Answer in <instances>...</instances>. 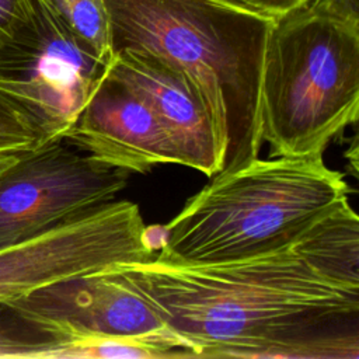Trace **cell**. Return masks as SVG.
Listing matches in <instances>:
<instances>
[{
	"label": "cell",
	"instance_id": "cell-1",
	"mask_svg": "<svg viewBox=\"0 0 359 359\" xmlns=\"http://www.w3.org/2000/svg\"><path fill=\"white\" fill-rule=\"evenodd\" d=\"M136 292L198 358L359 356V287L321 275L292 244L210 264L98 269Z\"/></svg>",
	"mask_w": 359,
	"mask_h": 359
},
{
	"label": "cell",
	"instance_id": "cell-2",
	"mask_svg": "<svg viewBox=\"0 0 359 359\" xmlns=\"http://www.w3.org/2000/svg\"><path fill=\"white\" fill-rule=\"evenodd\" d=\"M104 3L114 53L130 50L160 59L206 91L227 126L222 171L259 157L261 74L271 18L222 0Z\"/></svg>",
	"mask_w": 359,
	"mask_h": 359
},
{
	"label": "cell",
	"instance_id": "cell-3",
	"mask_svg": "<svg viewBox=\"0 0 359 359\" xmlns=\"http://www.w3.org/2000/svg\"><path fill=\"white\" fill-rule=\"evenodd\" d=\"M210 178L161 226L156 261L223 262L289 245L349 194L344 175L328 168L323 154L257 157Z\"/></svg>",
	"mask_w": 359,
	"mask_h": 359
},
{
	"label": "cell",
	"instance_id": "cell-4",
	"mask_svg": "<svg viewBox=\"0 0 359 359\" xmlns=\"http://www.w3.org/2000/svg\"><path fill=\"white\" fill-rule=\"evenodd\" d=\"M358 112L359 22L306 6L273 18L259 93L271 157L323 154Z\"/></svg>",
	"mask_w": 359,
	"mask_h": 359
},
{
	"label": "cell",
	"instance_id": "cell-5",
	"mask_svg": "<svg viewBox=\"0 0 359 359\" xmlns=\"http://www.w3.org/2000/svg\"><path fill=\"white\" fill-rule=\"evenodd\" d=\"M11 303L55 332L66 358L195 356L136 292L100 271L56 280Z\"/></svg>",
	"mask_w": 359,
	"mask_h": 359
},
{
	"label": "cell",
	"instance_id": "cell-6",
	"mask_svg": "<svg viewBox=\"0 0 359 359\" xmlns=\"http://www.w3.org/2000/svg\"><path fill=\"white\" fill-rule=\"evenodd\" d=\"M43 0L0 38V95L35 128L39 142L60 139L109 67Z\"/></svg>",
	"mask_w": 359,
	"mask_h": 359
},
{
	"label": "cell",
	"instance_id": "cell-7",
	"mask_svg": "<svg viewBox=\"0 0 359 359\" xmlns=\"http://www.w3.org/2000/svg\"><path fill=\"white\" fill-rule=\"evenodd\" d=\"M128 177L63 137L21 151L0 171V250L114 201Z\"/></svg>",
	"mask_w": 359,
	"mask_h": 359
},
{
	"label": "cell",
	"instance_id": "cell-8",
	"mask_svg": "<svg viewBox=\"0 0 359 359\" xmlns=\"http://www.w3.org/2000/svg\"><path fill=\"white\" fill-rule=\"evenodd\" d=\"M139 206L111 201L0 250V302L118 262L153 259Z\"/></svg>",
	"mask_w": 359,
	"mask_h": 359
},
{
	"label": "cell",
	"instance_id": "cell-9",
	"mask_svg": "<svg viewBox=\"0 0 359 359\" xmlns=\"http://www.w3.org/2000/svg\"><path fill=\"white\" fill-rule=\"evenodd\" d=\"M108 70L153 109L172 139L182 165L208 177L223 170L227 126L192 77L160 59L130 50L114 53Z\"/></svg>",
	"mask_w": 359,
	"mask_h": 359
},
{
	"label": "cell",
	"instance_id": "cell-10",
	"mask_svg": "<svg viewBox=\"0 0 359 359\" xmlns=\"http://www.w3.org/2000/svg\"><path fill=\"white\" fill-rule=\"evenodd\" d=\"M63 139L94 160L129 172L156 164H181L168 132L128 84L107 70Z\"/></svg>",
	"mask_w": 359,
	"mask_h": 359
},
{
	"label": "cell",
	"instance_id": "cell-11",
	"mask_svg": "<svg viewBox=\"0 0 359 359\" xmlns=\"http://www.w3.org/2000/svg\"><path fill=\"white\" fill-rule=\"evenodd\" d=\"M292 247L321 275L359 287V219L349 198L309 224Z\"/></svg>",
	"mask_w": 359,
	"mask_h": 359
},
{
	"label": "cell",
	"instance_id": "cell-12",
	"mask_svg": "<svg viewBox=\"0 0 359 359\" xmlns=\"http://www.w3.org/2000/svg\"><path fill=\"white\" fill-rule=\"evenodd\" d=\"M0 358H66V346L43 323L0 302Z\"/></svg>",
	"mask_w": 359,
	"mask_h": 359
},
{
	"label": "cell",
	"instance_id": "cell-13",
	"mask_svg": "<svg viewBox=\"0 0 359 359\" xmlns=\"http://www.w3.org/2000/svg\"><path fill=\"white\" fill-rule=\"evenodd\" d=\"M56 17L100 57L112 62L109 21L104 0H43Z\"/></svg>",
	"mask_w": 359,
	"mask_h": 359
},
{
	"label": "cell",
	"instance_id": "cell-14",
	"mask_svg": "<svg viewBox=\"0 0 359 359\" xmlns=\"http://www.w3.org/2000/svg\"><path fill=\"white\" fill-rule=\"evenodd\" d=\"M39 144V136L29 119L0 95V151H24Z\"/></svg>",
	"mask_w": 359,
	"mask_h": 359
},
{
	"label": "cell",
	"instance_id": "cell-15",
	"mask_svg": "<svg viewBox=\"0 0 359 359\" xmlns=\"http://www.w3.org/2000/svg\"><path fill=\"white\" fill-rule=\"evenodd\" d=\"M266 18H276L304 4L306 0H222Z\"/></svg>",
	"mask_w": 359,
	"mask_h": 359
},
{
	"label": "cell",
	"instance_id": "cell-16",
	"mask_svg": "<svg viewBox=\"0 0 359 359\" xmlns=\"http://www.w3.org/2000/svg\"><path fill=\"white\" fill-rule=\"evenodd\" d=\"M31 6L32 0H0V38L28 17Z\"/></svg>",
	"mask_w": 359,
	"mask_h": 359
},
{
	"label": "cell",
	"instance_id": "cell-17",
	"mask_svg": "<svg viewBox=\"0 0 359 359\" xmlns=\"http://www.w3.org/2000/svg\"><path fill=\"white\" fill-rule=\"evenodd\" d=\"M311 10L323 11L344 20L359 22V1L358 0H306L304 4Z\"/></svg>",
	"mask_w": 359,
	"mask_h": 359
},
{
	"label": "cell",
	"instance_id": "cell-18",
	"mask_svg": "<svg viewBox=\"0 0 359 359\" xmlns=\"http://www.w3.org/2000/svg\"><path fill=\"white\" fill-rule=\"evenodd\" d=\"M21 151H0V171L7 168L18 157Z\"/></svg>",
	"mask_w": 359,
	"mask_h": 359
}]
</instances>
